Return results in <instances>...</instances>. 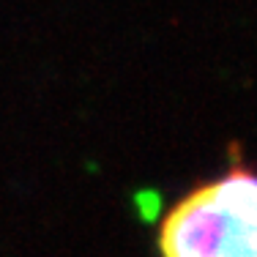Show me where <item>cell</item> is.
<instances>
[{
	"label": "cell",
	"instance_id": "1",
	"mask_svg": "<svg viewBox=\"0 0 257 257\" xmlns=\"http://www.w3.org/2000/svg\"><path fill=\"white\" fill-rule=\"evenodd\" d=\"M156 243L162 257H257V170L232 162L175 200Z\"/></svg>",
	"mask_w": 257,
	"mask_h": 257
}]
</instances>
